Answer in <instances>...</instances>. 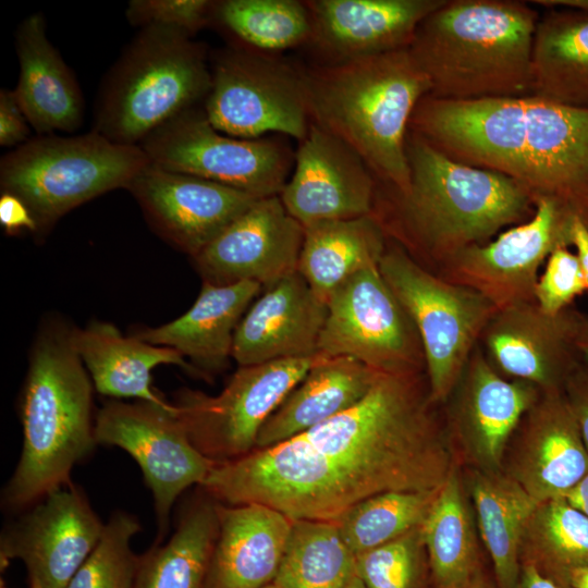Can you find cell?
I'll list each match as a JSON object with an SVG mask.
<instances>
[{"instance_id":"6da1fadb","label":"cell","mask_w":588,"mask_h":588,"mask_svg":"<svg viewBox=\"0 0 588 588\" xmlns=\"http://www.w3.org/2000/svg\"><path fill=\"white\" fill-rule=\"evenodd\" d=\"M438 407L426 373H380L351 408L217 463L199 488L221 504L257 503L292 520L330 522L381 492L438 490L458 463Z\"/></svg>"},{"instance_id":"7a4b0ae2","label":"cell","mask_w":588,"mask_h":588,"mask_svg":"<svg viewBox=\"0 0 588 588\" xmlns=\"http://www.w3.org/2000/svg\"><path fill=\"white\" fill-rule=\"evenodd\" d=\"M408 130L452 159L499 172L588 229V108L534 95L456 100L425 96Z\"/></svg>"},{"instance_id":"3957f363","label":"cell","mask_w":588,"mask_h":588,"mask_svg":"<svg viewBox=\"0 0 588 588\" xmlns=\"http://www.w3.org/2000/svg\"><path fill=\"white\" fill-rule=\"evenodd\" d=\"M408 189L376 193L372 213L388 237L437 273L467 247L491 241L501 230L535 212L530 196L512 179L446 156L408 130Z\"/></svg>"},{"instance_id":"277c9868","label":"cell","mask_w":588,"mask_h":588,"mask_svg":"<svg viewBox=\"0 0 588 588\" xmlns=\"http://www.w3.org/2000/svg\"><path fill=\"white\" fill-rule=\"evenodd\" d=\"M311 123L353 148L384 186L405 193L409 121L431 84L408 48L302 66Z\"/></svg>"},{"instance_id":"5b68a950","label":"cell","mask_w":588,"mask_h":588,"mask_svg":"<svg viewBox=\"0 0 588 588\" xmlns=\"http://www.w3.org/2000/svg\"><path fill=\"white\" fill-rule=\"evenodd\" d=\"M73 332L50 320L33 344L21 402L22 452L2 493L11 510H25L68 486L73 467L97 444L94 384Z\"/></svg>"},{"instance_id":"8992f818","label":"cell","mask_w":588,"mask_h":588,"mask_svg":"<svg viewBox=\"0 0 588 588\" xmlns=\"http://www.w3.org/2000/svg\"><path fill=\"white\" fill-rule=\"evenodd\" d=\"M538 12L511 0H445L426 16L408 47L443 99L531 95Z\"/></svg>"},{"instance_id":"52a82bcc","label":"cell","mask_w":588,"mask_h":588,"mask_svg":"<svg viewBox=\"0 0 588 588\" xmlns=\"http://www.w3.org/2000/svg\"><path fill=\"white\" fill-rule=\"evenodd\" d=\"M211 85L204 45L169 27H143L103 79L93 130L139 145L182 112L204 103Z\"/></svg>"},{"instance_id":"ba28073f","label":"cell","mask_w":588,"mask_h":588,"mask_svg":"<svg viewBox=\"0 0 588 588\" xmlns=\"http://www.w3.org/2000/svg\"><path fill=\"white\" fill-rule=\"evenodd\" d=\"M149 162L139 146L117 144L94 130L37 135L1 158L0 189L27 206L39 234L72 209L126 189Z\"/></svg>"},{"instance_id":"9c48e42d","label":"cell","mask_w":588,"mask_h":588,"mask_svg":"<svg viewBox=\"0 0 588 588\" xmlns=\"http://www.w3.org/2000/svg\"><path fill=\"white\" fill-rule=\"evenodd\" d=\"M379 271L418 332L430 399L442 406L498 309L478 292L427 269L390 238Z\"/></svg>"},{"instance_id":"30bf717a","label":"cell","mask_w":588,"mask_h":588,"mask_svg":"<svg viewBox=\"0 0 588 588\" xmlns=\"http://www.w3.org/2000/svg\"><path fill=\"white\" fill-rule=\"evenodd\" d=\"M210 73L203 108L217 131L246 139L307 136L311 121L302 66L233 44L216 53Z\"/></svg>"},{"instance_id":"8fae6325","label":"cell","mask_w":588,"mask_h":588,"mask_svg":"<svg viewBox=\"0 0 588 588\" xmlns=\"http://www.w3.org/2000/svg\"><path fill=\"white\" fill-rule=\"evenodd\" d=\"M150 163L258 198L280 195L295 154L274 137L237 138L217 131L203 105L173 118L139 145Z\"/></svg>"},{"instance_id":"7c38bea8","label":"cell","mask_w":588,"mask_h":588,"mask_svg":"<svg viewBox=\"0 0 588 588\" xmlns=\"http://www.w3.org/2000/svg\"><path fill=\"white\" fill-rule=\"evenodd\" d=\"M319 356L238 366L217 395L181 390L173 403L176 417L209 460L223 463L245 456L256 448L264 424Z\"/></svg>"},{"instance_id":"4fadbf2b","label":"cell","mask_w":588,"mask_h":588,"mask_svg":"<svg viewBox=\"0 0 588 588\" xmlns=\"http://www.w3.org/2000/svg\"><path fill=\"white\" fill-rule=\"evenodd\" d=\"M318 354L351 357L381 373H426L418 332L379 266L357 272L329 297Z\"/></svg>"},{"instance_id":"5bb4252c","label":"cell","mask_w":588,"mask_h":588,"mask_svg":"<svg viewBox=\"0 0 588 588\" xmlns=\"http://www.w3.org/2000/svg\"><path fill=\"white\" fill-rule=\"evenodd\" d=\"M97 444L114 445L137 462L154 498L160 542L169 528L173 504L188 487H198L217 464L189 440L172 403L163 407L144 401L111 400L95 418Z\"/></svg>"},{"instance_id":"9a60e30c","label":"cell","mask_w":588,"mask_h":588,"mask_svg":"<svg viewBox=\"0 0 588 588\" xmlns=\"http://www.w3.org/2000/svg\"><path fill=\"white\" fill-rule=\"evenodd\" d=\"M575 220L555 203L538 200L529 220L465 248L436 274L478 292L498 310L532 303L540 267L555 249L572 246Z\"/></svg>"},{"instance_id":"2e32d148","label":"cell","mask_w":588,"mask_h":588,"mask_svg":"<svg viewBox=\"0 0 588 588\" xmlns=\"http://www.w3.org/2000/svg\"><path fill=\"white\" fill-rule=\"evenodd\" d=\"M541 393L530 382L500 375L478 344L443 404L444 429L457 462L501 470L513 433Z\"/></svg>"},{"instance_id":"e0dca14e","label":"cell","mask_w":588,"mask_h":588,"mask_svg":"<svg viewBox=\"0 0 588 588\" xmlns=\"http://www.w3.org/2000/svg\"><path fill=\"white\" fill-rule=\"evenodd\" d=\"M2 531L1 568L21 560L28 588H65L98 543L105 524L69 483L34 503Z\"/></svg>"},{"instance_id":"ac0fdd59","label":"cell","mask_w":588,"mask_h":588,"mask_svg":"<svg viewBox=\"0 0 588 588\" xmlns=\"http://www.w3.org/2000/svg\"><path fill=\"white\" fill-rule=\"evenodd\" d=\"M581 316L574 306L551 315L536 302L518 304L498 310L478 344L503 377L530 382L542 393L564 391L583 360L576 347Z\"/></svg>"},{"instance_id":"d6986e66","label":"cell","mask_w":588,"mask_h":588,"mask_svg":"<svg viewBox=\"0 0 588 588\" xmlns=\"http://www.w3.org/2000/svg\"><path fill=\"white\" fill-rule=\"evenodd\" d=\"M151 229L191 258L257 199L245 192L149 162L126 188Z\"/></svg>"},{"instance_id":"ffe728a7","label":"cell","mask_w":588,"mask_h":588,"mask_svg":"<svg viewBox=\"0 0 588 588\" xmlns=\"http://www.w3.org/2000/svg\"><path fill=\"white\" fill-rule=\"evenodd\" d=\"M304 231L279 195L262 197L193 260L204 282L254 281L265 289L297 271Z\"/></svg>"},{"instance_id":"44dd1931","label":"cell","mask_w":588,"mask_h":588,"mask_svg":"<svg viewBox=\"0 0 588 588\" xmlns=\"http://www.w3.org/2000/svg\"><path fill=\"white\" fill-rule=\"evenodd\" d=\"M377 187L375 175L353 148L311 123L279 196L286 211L307 225L371 215Z\"/></svg>"},{"instance_id":"7402d4cb","label":"cell","mask_w":588,"mask_h":588,"mask_svg":"<svg viewBox=\"0 0 588 588\" xmlns=\"http://www.w3.org/2000/svg\"><path fill=\"white\" fill-rule=\"evenodd\" d=\"M538 503L565 498L588 473V449L564 391L541 393L513 433L502 469Z\"/></svg>"},{"instance_id":"603a6c76","label":"cell","mask_w":588,"mask_h":588,"mask_svg":"<svg viewBox=\"0 0 588 588\" xmlns=\"http://www.w3.org/2000/svg\"><path fill=\"white\" fill-rule=\"evenodd\" d=\"M445 0H308L309 44L323 63L408 48L420 22Z\"/></svg>"},{"instance_id":"cb8c5ba5","label":"cell","mask_w":588,"mask_h":588,"mask_svg":"<svg viewBox=\"0 0 588 588\" xmlns=\"http://www.w3.org/2000/svg\"><path fill=\"white\" fill-rule=\"evenodd\" d=\"M262 290L235 331L232 358L236 364L318 355L327 304L298 270Z\"/></svg>"},{"instance_id":"d4e9b609","label":"cell","mask_w":588,"mask_h":588,"mask_svg":"<svg viewBox=\"0 0 588 588\" xmlns=\"http://www.w3.org/2000/svg\"><path fill=\"white\" fill-rule=\"evenodd\" d=\"M217 515L218 536L205 588H262L273 583L293 520L257 503L217 502Z\"/></svg>"},{"instance_id":"484cf974","label":"cell","mask_w":588,"mask_h":588,"mask_svg":"<svg viewBox=\"0 0 588 588\" xmlns=\"http://www.w3.org/2000/svg\"><path fill=\"white\" fill-rule=\"evenodd\" d=\"M262 285L254 281L216 285L204 282L192 307L179 318L140 329L137 338L176 350L201 378L221 371L232 358L235 331Z\"/></svg>"},{"instance_id":"4316f807","label":"cell","mask_w":588,"mask_h":588,"mask_svg":"<svg viewBox=\"0 0 588 588\" xmlns=\"http://www.w3.org/2000/svg\"><path fill=\"white\" fill-rule=\"evenodd\" d=\"M20 75L13 89L37 135L74 132L84 117L78 84L46 35L44 15L35 12L15 32Z\"/></svg>"},{"instance_id":"83f0119b","label":"cell","mask_w":588,"mask_h":588,"mask_svg":"<svg viewBox=\"0 0 588 588\" xmlns=\"http://www.w3.org/2000/svg\"><path fill=\"white\" fill-rule=\"evenodd\" d=\"M73 340L97 392L114 399L135 397L163 407L172 406L151 387V371L176 365L200 377L176 350L125 336L112 323L91 321L75 329Z\"/></svg>"},{"instance_id":"f1b7e54d","label":"cell","mask_w":588,"mask_h":588,"mask_svg":"<svg viewBox=\"0 0 588 588\" xmlns=\"http://www.w3.org/2000/svg\"><path fill=\"white\" fill-rule=\"evenodd\" d=\"M380 373L351 357L320 355L264 424L255 449L286 441L351 408Z\"/></svg>"},{"instance_id":"f546056e","label":"cell","mask_w":588,"mask_h":588,"mask_svg":"<svg viewBox=\"0 0 588 588\" xmlns=\"http://www.w3.org/2000/svg\"><path fill=\"white\" fill-rule=\"evenodd\" d=\"M464 483L499 588H515L525 526L539 504L502 470L465 467Z\"/></svg>"},{"instance_id":"4dcf8cb0","label":"cell","mask_w":588,"mask_h":588,"mask_svg":"<svg viewBox=\"0 0 588 588\" xmlns=\"http://www.w3.org/2000/svg\"><path fill=\"white\" fill-rule=\"evenodd\" d=\"M304 230L297 270L326 304L351 277L378 267L389 242L373 213L319 221L304 225Z\"/></svg>"},{"instance_id":"1f68e13d","label":"cell","mask_w":588,"mask_h":588,"mask_svg":"<svg viewBox=\"0 0 588 588\" xmlns=\"http://www.w3.org/2000/svg\"><path fill=\"white\" fill-rule=\"evenodd\" d=\"M531 77V95L588 108V11L552 9L539 17Z\"/></svg>"},{"instance_id":"d6a6232c","label":"cell","mask_w":588,"mask_h":588,"mask_svg":"<svg viewBox=\"0 0 588 588\" xmlns=\"http://www.w3.org/2000/svg\"><path fill=\"white\" fill-rule=\"evenodd\" d=\"M421 529L432 588H453L486 568L460 463L439 489Z\"/></svg>"},{"instance_id":"836d02e7","label":"cell","mask_w":588,"mask_h":588,"mask_svg":"<svg viewBox=\"0 0 588 588\" xmlns=\"http://www.w3.org/2000/svg\"><path fill=\"white\" fill-rule=\"evenodd\" d=\"M217 536V502L203 491L183 506L171 538L139 555L134 588H205Z\"/></svg>"},{"instance_id":"e575fe53","label":"cell","mask_w":588,"mask_h":588,"mask_svg":"<svg viewBox=\"0 0 588 588\" xmlns=\"http://www.w3.org/2000/svg\"><path fill=\"white\" fill-rule=\"evenodd\" d=\"M520 563L571 588V573L588 566V516L565 498L539 503L523 532Z\"/></svg>"},{"instance_id":"d590c367","label":"cell","mask_w":588,"mask_h":588,"mask_svg":"<svg viewBox=\"0 0 588 588\" xmlns=\"http://www.w3.org/2000/svg\"><path fill=\"white\" fill-rule=\"evenodd\" d=\"M355 554L330 520H293L273 580L280 588H345L355 575Z\"/></svg>"},{"instance_id":"8d00e7d4","label":"cell","mask_w":588,"mask_h":588,"mask_svg":"<svg viewBox=\"0 0 588 588\" xmlns=\"http://www.w3.org/2000/svg\"><path fill=\"white\" fill-rule=\"evenodd\" d=\"M212 23L237 45L270 53L309 44L313 24L305 1H216Z\"/></svg>"},{"instance_id":"74e56055","label":"cell","mask_w":588,"mask_h":588,"mask_svg":"<svg viewBox=\"0 0 588 588\" xmlns=\"http://www.w3.org/2000/svg\"><path fill=\"white\" fill-rule=\"evenodd\" d=\"M438 491L381 492L356 503L334 523L356 556L421 526Z\"/></svg>"},{"instance_id":"f35d334b","label":"cell","mask_w":588,"mask_h":588,"mask_svg":"<svg viewBox=\"0 0 588 588\" xmlns=\"http://www.w3.org/2000/svg\"><path fill=\"white\" fill-rule=\"evenodd\" d=\"M140 530L135 516L115 512L100 539L65 588H134L139 555L131 539Z\"/></svg>"},{"instance_id":"ab89813d","label":"cell","mask_w":588,"mask_h":588,"mask_svg":"<svg viewBox=\"0 0 588 588\" xmlns=\"http://www.w3.org/2000/svg\"><path fill=\"white\" fill-rule=\"evenodd\" d=\"M355 573L367 588H432L421 526L356 555Z\"/></svg>"},{"instance_id":"60d3db41","label":"cell","mask_w":588,"mask_h":588,"mask_svg":"<svg viewBox=\"0 0 588 588\" xmlns=\"http://www.w3.org/2000/svg\"><path fill=\"white\" fill-rule=\"evenodd\" d=\"M588 292L586 277L576 253L560 247L551 253L539 274L535 302L547 314L555 315Z\"/></svg>"},{"instance_id":"b9f144b4","label":"cell","mask_w":588,"mask_h":588,"mask_svg":"<svg viewBox=\"0 0 588 588\" xmlns=\"http://www.w3.org/2000/svg\"><path fill=\"white\" fill-rule=\"evenodd\" d=\"M216 1L208 0H132L125 16L135 26H163L194 36L212 23Z\"/></svg>"},{"instance_id":"7bdbcfd3","label":"cell","mask_w":588,"mask_h":588,"mask_svg":"<svg viewBox=\"0 0 588 588\" xmlns=\"http://www.w3.org/2000/svg\"><path fill=\"white\" fill-rule=\"evenodd\" d=\"M28 121L20 107L13 89L0 90V145L19 147L29 138Z\"/></svg>"},{"instance_id":"ee69618b","label":"cell","mask_w":588,"mask_h":588,"mask_svg":"<svg viewBox=\"0 0 588 588\" xmlns=\"http://www.w3.org/2000/svg\"><path fill=\"white\" fill-rule=\"evenodd\" d=\"M564 393L588 449V364L581 360L568 377Z\"/></svg>"},{"instance_id":"f6af8a7d","label":"cell","mask_w":588,"mask_h":588,"mask_svg":"<svg viewBox=\"0 0 588 588\" xmlns=\"http://www.w3.org/2000/svg\"><path fill=\"white\" fill-rule=\"evenodd\" d=\"M0 224L5 233L19 234L23 231L37 233V224L27 206L16 196L1 193Z\"/></svg>"},{"instance_id":"bcb514c9","label":"cell","mask_w":588,"mask_h":588,"mask_svg":"<svg viewBox=\"0 0 588 588\" xmlns=\"http://www.w3.org/2000/svg\"><path fill=\"white\" fill-rule=\"evenodd\" d=\"M515 588H567L541 574L535 566L520 563L519 576Z\"/></svg>"},{"instance_id":"7dc6e473","label":"cell","mask_w":588,"mask_h":588,"mask_svg":"<svg viewBox=\"0 0 588 588\" xmlns=\"http://www.w3.org/2000/svg\"><path fill=\"white\" fill-rule=\"evenodd\" d=\"M572 246L580 261L588 287V229L578 219L573 225Z\"/></svg>"},{"instance_id":"c3c4849f","label":"cell","mask_w":588,"mask_h":588,"mask_svg":"<svg viewBox=\"0 0 588 588\" xmlns=\"http://www.w3.org/2000/svg\"><path fill=\"white\" fill-rule=\"evenodd\" d=\"M565 499L588 516V473L579 483L571 490Z\"/></svg>"},{"instance_id":"681fc988","label":"cell","mask_w":588,"mask_h":588,"mask_svg":"<svg viewBox=\"0 0 588 588\" xmlns=\"http://www.w3.org/2000/svg\"><path fill=\"white\" fill-rule=\"evenodd\" d=\"M453 588H499L493 574L490 575L487 568L478 572L476 575L467 579L466 581L457 585Z\"/></svg>"},{"instance_id":"f907efd6","label":"cell","mask_w":588,"mask_h":588,"mask_svg":"<svg viewBox=\"0 0 588 588\" xmlns=\"http://www.w3.org/2000/svg\"><path fill=\"white\" fill-rule=\"evenodd\" d=\"M576 347L581 359L588 364V314L583 313L577 335Z\"/></svg>"},{"instance_id":"816d5d0a","label":"cell","mask_w":588,"mask_h":588,"mask_svg":"<svg viewBox=\"0 0 588 588\" xmlns=\"http://www.w3.org/2000/svg\"><path fill=\"white\" fill-rule=\"evenodd\" d=\"M532 3H538L548 8H569L588 11V0H537Z\"/></svg>"},{"instance_id":"f5cc1de1","label":"cell","mask_w":588,"mask_h":588,"mask_svg":"<svg viewBox=\"0 0 588 588\" xmlns=\"http://www.w3.org/2000/svg\"><path fill=\"white\" fill-rule=\"evenodd\" d=\"M571 588H588V566L574 569L569 575Z\"/></svg>"},{"instance_id":"db71d44e","label":"cell","mask_w":588,"mask_h":588,"mask_svg":"<svg viewBox=\"0 0 588 588\" xmlns=\"http://www.w3.org/2000/svg\"><path fill=\"white\" fill-rule=\"evenodd\" d=\"M345 588H367V587L355 573V575L351 578V580L347 583Z\"/></svg>"},{"instance_id":"11a10c76","label":"cell","mask_w":588,"mask_h":588,"mask_svg":"<svg viewBox=\"0 0 588 588\" xmlns=\"http://www.w3.org/2000/svg\"><path fill=\"white\" fill-rule=\"evenodd\" d=\"M262 588H280V587L277 584L271 583V584H268L267 586H265Z\"/></svg>"},{"instance_id":"9f6ffc18","label":"cell","mask_w":588,"mask_h":588,"mask_svg":"<svg viewBox=\"0 0 588 588\" xmlns=\"http://www.w3.org/2000/svg\"><path fill=\"white\" fill-rule=\"evenodd\" d=\"M0 588H8V587H7V586H5L4 584H3V581H2V580H1V585H0Z\"/></svg>"}]
</instances>
